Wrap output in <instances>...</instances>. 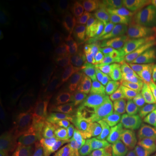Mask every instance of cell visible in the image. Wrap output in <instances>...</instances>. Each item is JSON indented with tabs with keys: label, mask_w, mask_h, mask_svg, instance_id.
<instances>
[{
	"label": "cell",
	"mask_w": 156,
	"mask_h": 156,
	"mask_svg": "<svg viewBox=\"0 0 156 156\" xmlns=\"http://www.w3.org/2000/svg\"><path fill=\"white\" fill-rule=\"evenodd\" d=\"M46 141V139H43L29 145L23 150L18 156H38L44 149Z\"/></svg>",
	"instance_id": "obj_23"
},
{
	"label": "cell",
	"mask_w": 156,
	"mask_h": 156,
	"mask_svg": "<svg viewBox=\"0 0 156 156\" xmlns=\"http://www.w3.org/2000/svg\"><path fill=\"white\" fill-rule=\"evenodd\" d=\"M101 126L95 122L87 127L83 137L78 142L72 152V156H90L93 150L98 147Z\"/></svg>",
	"instance_id": "obj_6"
},
{
	"label": "cell",
	"mask_w": 156,
	"mask_h": 156,
	"mask_svg": "<svg viewBox=\"0 0 156 156\" xmlns=\"http://www.w3.org/2000/svg\"><path fill=\"white\" fill-rule=\"evenodd\" d=\"M140 124L134 117L123 123L119 127L114 136V148L116 153L123 155L127 151Z\"/></svg>",
	"instance_id": "obj_5"
},
{
	"label": "cell",
	"mask_w": 156,
	"mask_h": 156,
	"mask_svg": "<svg viewBox=\"0 0 156 156\" xmlns=\"http://www.w3.org/2000/svg\"><path fill=\"white\" fill-rule=\"evenodd\" d=\"M150 156H156V136L153 138V145H152L151 151L150 153Z\"/></svg>",
	"instance_id": "obj_28"
},
{
	"label": "cell",
	"mask_w": 156,
	"mask_h": 156,
	"mask_svg": "<svg viewBox=\"0 0 156 156\" xmlns=\"http://www.w3.org/2000/svg\"><path fill=\"white\" fill-rule=\"evenodd\" d=\"M153 142V132L140 123L127 151L142 156H147L151 151Z\"/></svg>",
	"instance_id": "obj_8"
},
{
	"label": "cell",
	"mask_w": 156,
	"mask_h": 156,
	"mask_svg": "<svg viewBox=\"0 0 156 156\" xmlns=\"http://www.w3.org/2000/svg\"><path fill=\"white\" fill-rule=\"evenodd\" d=\"M108 63L106 57L102 54L95 51H92L89 54L85 62V69L87 75L93 80L107 70Z\"/></svg>",
	"instance_id": "obj_11"
},
{
	"label": "cell",
	"mask_w": 156,
	"mask_h": 156,
	"mask_svg": "<svg viewBox=\"0 0 156 156\" xmlns=\"http://www.w3.org/2000/svg\"><path fill=\"white\" fill-rule=\"evenodd\" d=\"M123 155H119L116 152H104L98 154L96 156H122Z\"/></svg>",
	"instance_id": "obj_27"
},
{
	"label": "cell",
	"mask_w": 156,
	"mask_h": 156,
	"mask_svg": "<svg viewBox=\"0 0 156 156\" xmlns=\"http://www.w3.org/2000/svg\"><path fill=\"white\" fill-rule=\"evenodd\" d=\"M122 59L130 72H136L145 65L143 58V43L128 41L122 53Z\"/></svg>",
	"instance_id": "obj_7"
},
{
	"label": "cell",
	"mask_w": 156,
	"mask_h": 156,
	"mask_svg": "<svg viewBox=\"0 0 156 156\" xmlns=\"http://www.w3.org/2000/svg\"><path fill=\"white\" fill-rule=\"evenodd\" d=\"M46 121V114L44 111H39L30 116L23 124V129L29 135L38 133L42 129Z\"/></svg>",
	"instance_id": "obj_17"
},
{
	"label": "cell",
	"mask_w": 156,
	"mask_h": 156,
	"mask_svg": "<svg viewBox=\"0 0 156 156\" xmlns=\"http://www.w3.org/2000/svg\"><path fill=\"white\" fill-rule=\"evenodd\" d=\"M122 156H142V155H137V154L132 153V152H131V151H127L125 153L123 154V155H122Z\"/></svg>",
	"instance_id": "obj_31"
},
{
	"label": "cell",
	"mask_w": 156,
	"mask_h": 156,
	"mask_svg": "<svg viewBox=\"0 0 156 156\" xmlns=\"http://www.w3.org/2000/svg\"><path fill=\"white\" fill-rule=\"evenodd\" d=\"M90 88L93 95L107 94L116 91L114 88L113 77L108 70L92 80Z\"/></svg>",
	"instance_id": "obj_10"
},
{
	"label": "cell",
	"mask_w": 156,
	"mask_h": 156,
	"mask_svg": "<svg viewBox=\"0 0 156 156\" xmlns=\"http://www.w3.org/2000/svg\"><path fill=\"white\" fill-rule=\"evenodd\" d=\"M134 117H135V112H126L119 106L112 112L108 113L101 126L98 146L107 138L114 134L123 123Z\"/></svg>",
	"instance_id": "obj_4"
},
{
	"label": "cell",
	"mask_w": 156,
	"mask_h": 156,
	"mask_svg": "<svg viewBox=\"0 0 156 156\" xmlns=\"http://www.w3.org/2000/svg\"><path fill=\"white\" fill-rule=\"evenodd\" d=\"M116 12V3L112 0H100L97 3L95 11L96 20L101 24L107 25L114 20Z\"/></svg>",
	"instance_id": "obj_12"
},
{
	"label": "cell",
	"mask_w": 156,
	"mask_h": 156,
	"mask_svg": "<svg viewBox=\"0 0 156 156\" xmlns=\"http://www.w3.org/2000/svg\"><path fill=\"white\" fill-rule=\"evenodd\" d=\"M64 5L65 9L69 12L71 13L78 21L85 25L86 29L90 30L91 26L90 24L88 15L79 3L73 0H67L64 3Z\"/></svg>",
	"instance_id": "obj_19"
},
{
	"label": "cell",
	"mask_w": 156,
	"mask_h": 156,
	"mask_svg": "<svg viewBox=\"0 0 156 156\" xmlns=\"http://www.w3.org/2000/svg\"><path fill=\"white\" fill-rule=\"evenodd\" d=\"M154 27L153 23L145 19H140V21L133 28L127 30L128 41H141L144 40L148 32Z\"/></svg>",
	"instance_id": "obj_18"
},
{
	"label": "cell",
	"mask_w": 156,
	"mask_h": 156,
	"mask_svg": "<svg viewBox=\"0 0 156 156\" xmlns=\"http://www.w3.org/2000/svg\"><path fill=\"white\" fill-rule=\"evenodd\" d=\"M33 95L32 90L28 88L15 90L9 96V107L13 111L20 110L28 104Z\"/></svg>",
	"instance_id": "obj_16"
},
{
	"label": "cell",
	"mask_w": 156,
	"mask_h": 156,
	"mask_svg": "<svg viewBox=\"0 0 156 156\" xmlns=\"http://www.w3.org/2000/svg\"><path fill=\"white\" fill-rule=\"evenodd\" d=\"M54 13L56 18L62 24L70 25V26H73L77 24V20L65 8H56L54 9Z\"/></svg>",
	"instance_id": "obj_22"
},
{
	"label": "cell",
	"mask_w": 156,
	"mask_h": 156,
	"mask_svg": "<svg viewBox=\"0 0 156 156\" xmlns=\"http://www.w3.org/2000/svg\"><path fill=\"white\" fill-rule=\"evenodd\" d=\"M63 43L67 52L73 58L83 59L88 54V39L80 30H69L64 36Z\"/></svg>",
	"instance_id": "obj_3"
},
{
	"label": "cell",
	"mask_w": 156,
	"mask_h": 156,
	"mask_svg": "<svg viewBox=\"0 0 156 156\" xmlns=\"http://www.w3.org/2000/svg\"><path fill=\"white\" fill-rule=\"evenodd\" d=\"M94 111L87 105L80 106L72 114L67 129V140L69 145H73L81 140L90 125Z\"/></svg>",
	"instance_id": "obj_1"
},
{
	"label": "cell",
	"mask_w": 156,
	"mask_h": 156,
	"mask_svg": "<svg viewBox=\"0 0 156 156\" xmlns=\"http://www.w3.org/2000/svg\"><path fill=\"white\" fill-rule=\"evenodd\" d=\"M17 37V27L16 23L9 15L2 13L0 17V38L6 43H12L16 41Z\"/></svg>",
	"instance_id": "obj_15"
},
{
	"label": "cell",
	"mask_w": 156,
	"mask_h": 156,
	"mask_svg": "<svg viewBox=\"0 0 156 156\" xmlns=\"http://www.w3.org/2000/svg\"><path fill=\"white\" fill-rule=\"evenodd\" d=\"M41 156H57V154L56 153V151L54 149L50 150V151H46L44 155Z\"/></svg>",
	"instance_id": "obj_30"
},
{
	"label": "cell",
	"mask_w": 156,
	"mask_h": 156,
	"mask_svg": "<svg viewBox=\"0 0 156 156\" xmlns=\"http://www.w3.org/2000/svg\"><path fill=\"white\" fill-rule=\"evenodd\" d=\"M118 14L120 23L126 30L134 28L140 21V12L135 4L132 2L124 3Z\"/></svg>",
	"instance_id": "obj_9"
},
{
	"label": "cell",
	"mask_w": 156,
	"mask_h": 156,
	"mask_svg": "<svg viewBox=\"0 0 156 156\" xmlns=\"http://www.w3.org/2000/svg\"><path fill=\"white\" fill-rule=\"evenodd\" d=\"M140 14L143 19L152 20L156 19V0H142L136 4Z\"/></svg>",
	"instance_id": "obj_20"
},
{
	"label": "cell",
	"mask_w": 156,
	"mask_h": 156,
	"mask_svg": "<svg viewBox=\"0 0 156 156\" xmlns=\"http://www.w3.org/2000/svg\"><path fill=\"white\" fill-rule=\"evenodd\" d=\"M5 63H6V58H5V54H4L2 51H0V65L1 66L5 65Z\"/></svg>",
	"instance_id": "obj_29"
},
{
	"label": "cell",
	"mask_w": 156,
	"mask_h": 156,
	"mask_svg": "<svg viewBox=\"0 0 156 156\" xmlns=\"http://www.w3.org/2000/svg\"><path fill=\"white\" fill-rule=\"evenodd\" d=\"M69 80L70 84L73 87L79 88L84 87L87 83V76L82 69H73L69 73Z\"/></svg>",
	"instance_id": "obj_21"
},
{
	"label": "cell",
	"mask_w": 156,
	"mask_h": 156,
	"mask_svg": "<svg viewBox=\"0 0 156 156\" xmlns=\"http://www.w3.org/2000/svg\"><path fill=\"white\" fill-rule=\"evenodd\" d=\"M143 94L144 101L146 104L156 107V96L150 88L141 89Z\"/></svg>",
	"instance_id": "obj_25"
},
{
	"label": "cell",
	"mask_w": 156,
	"mask_h": 156,
	"mask_svg": "<svg viewBox=\"0 0 156 156\" xmlns=\"http://www.w3.org/2000/svg\"><path fill=\"white\" fill-rule=\"evenodd\" d=\"M118 93L117 91H114L107 94L93 95L91 102L98 110L108 114L119 106Z\"/></svg>",
	"instance_id": "obj_14"
},
{
	"label": "cell",
	"mask_w": 156,
	"mask_h": 156,
	"mask_svg": "<svg viewBox=\"0 0 156 156\" xmlns=\"http://www.w3.org/2000/svg\"><path fill=\"white\" fill-rule=\"evenodd\" d=\"M135 118L156 136V107L144 102L135 112Z\"/></svg>",
	"instance_id": "obj_13"
},
{
	"label": "cell",
	"mask_w": 156,
	"mask_h": 156,
	"mask_svg": "<svg viewBox=\"0 0 156 156\" xmlns=\"http://www.w3.org/2000/svg\"><path fill=\"white\" fill-rule=\"evenodd\" d=\"M156 72V63L148 64L146 67V73H151Z\"/></svg>",
	"instance_id": "obj_26"
},
{
	"label": "cell",
	"mask_w": 156,
	"mask_h": 156,
	"mask_svg": "<svg viewBox=\"0 0 156 156\" xmlns=\"http://www.w3.org/2000/svg\"><path fill=\"white\" fill-rule=\"evenodd\" d=\"M136 87V86H135V85H131L129 88L118 93V106L123 110L125 109L126 105H127L130 98L133 94Z\"/></svg>",
	"instance_id": "obj_24"
},
{
	"label": "cell",
	"mask_w": 156,
	"mask_h": 156,
	"mask_svg": "<svg viewBox=\"0 0 156 156\" xmlns=\"http://www.w3.org/2000/svg\"><path fill=\"white\" fill-rule=\"evenodd\" d=\"M103 40L105 46L114 54L115 57L119 58L128 40L127 30L121 23L114 20L106 25Z\"/></svg>",
	"instance_id": "obj_2"
}]
</instances>
